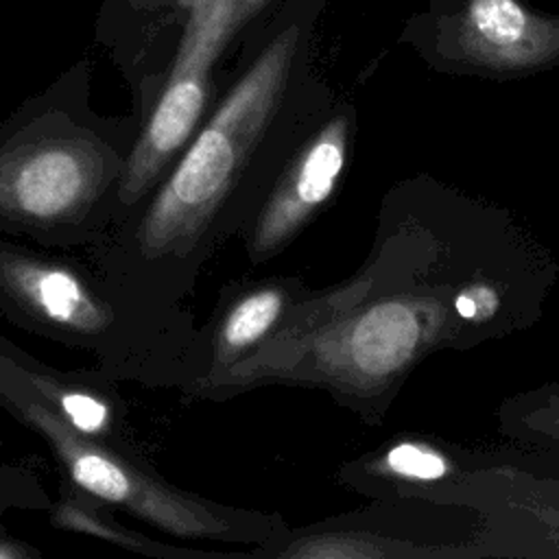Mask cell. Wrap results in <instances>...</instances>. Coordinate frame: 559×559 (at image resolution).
I'll list each match as a JSON object with an SVG mask.
<instances>
[{"label": "cell", "instance_id": "6da1fadb", "mask_svg": "<svg viewBox=\"0 0 559 559\" xmlns=\"http://www.w3.org/2000/svg\"><path fill=\"white\" fill-rule=\"evenodd\" d=\"M297 68L299 31L284 28L218 94L153 192L83 253L124 301L166 328L194 332L186 304L201 273L319 120Z\"/></svg>", "mask_w": 559, "mask_h": 559}, {"label": "cell", "instance_id": "7a4b0ae2", "mask_svg": "<svg viewBox=\"0 0 559 559\" xmlns=\"http://www.w3.org/2000/svg\"><path fill=\"white\" fill-rule=\"evenodd\" d=\"M140 129L96 114L81 72L26 100L0 124V234L85 253L114 225Z\"/></svg>", "mask_w": 559, "mask_h": 559}, {"label": "cell", "instance_id": "3957f363", "mask_svg": "<svg viewBox=\"0 0 559 559\" xmlns=\"http://www.w3.org/2000/svg\"><path fill=\"white\" fill-rule=\"evenodd\" d=\"M0 317L33 336L87 352L118 382L173 389L192 332L124 301L83 255L0 234Z\"/></svg>", "mask_w": 559, "mask_h": 559}, {"label": "cell", "instance_id": "277c9868", "mask_svg": "<svg viewBox=\"0 0 559 559\" xmlns=\"http://www.w3.org/2000/svg\"><path fill=\"white\" fill-rule=\"evenodd\" d=\"M0 408L46 443L63 483L173 539L255 548L286 526L275 511L223 504L170 483L144 452L118 450L76 432L20 378L2 345Z\"/></svg>", "mask_w": 559, "mask_h": 559}, {"label": "cell", "instance_id": "5b68a950", "mask_svg": "<svg viewBox=\"0 0 559 559\" xmlns=\"http://www.w3.org/2000/svg\"><path fill=\"white\" fill-rule=\"evenodd\" d=\"M242 22L245 17L238 0L192 2L186 33L164 72L162 90L140 129L118 192L111 227H116L144 197L153 192L212 109L218 98L214 81L218 59Z\"/></svg>", "mask_w": 559, "mask_h": 559}, {"label": "cell", "instance_id": "8992f818", "mask_svg": "<svg viewBox=\"0 0 559 559\" xmlns=\"http://www.w3.org/2000/svg\"><path fill=\"white\" fill-rule=\"evenodd\" d=\"M352 116L321 114L284 159L271 188L236 236L253 266L282 255L334 194L347 164Z\"/></svg>", "mask_w": 559, "mask_h": 559}, {"label": "cell", "instance_id": "52a82bcc", "mask_svg": "<svg viewBox=\"0 0 559 559\" xmlns=\"http://www.w3.org/2000/svg\"><path fill=\"white\" fill-rule=\"evenodd\" d=\"M308 293L304 280L288 275L225 284L210 317L188 338L173 389L188 400H199L218 376L271 343Z\"/></svg>", "mask_w": 559, "mask_h": 559}, {"label": "cell", "instance_id": "ba28073f", "mask_svg": "<svg viewBox=\"0 0 559 559\" xmlns=\"http://www.w3.org/2000/svg\"><path fill=\"white\" fill-rule=\"evenodd\" d=\"M0 345L20 378L70 428L127 452H142L131 426L129 404L118 380L103 369H59L37 360L0 332Z\"/></svg>", "mask_w": 559, "mask_h": 559}, {"label": "cell", "instance_id": "9c48e42d", "mask_svg": "<svg viewBox=\"0 0 559 559\" xmlns=\"http://www.w3.org/2000/svg\"><path fill=\"white\" fill-rule=\"evenodd\" d=\"M452 46L489 70H533L559 57V17L533 13L518 0H467L454 17Z\"/></svg>", "mask_w": 559, "mask_h": 559}, {"label": "cell", "instance_id": "30bf717a", "mask_svg": "<svg viewBox=\"0 0 559 559\" xmlns=\"http://www.w3.org/2000/svg\"><path fill=\"white\" fill-rule=\"evenodd\" d=\"M118 511L109 509L107 504L90 498L83 491H76L68 483L61 480L59 496L52 498L50 507L46 509L48 524L57 531L87 535L107 544H114L122 550L157 557V559H216V557H247L245 552H216L203 550L194 546H179L175 542H164L151 537L129 524H122L116 518Z\"/></svg>", "mask_w": 559, "mask_h": 559}, {"label": "cell", "instance_id": "8fae6325", "mask_svg": "<svg viewBox=\"0 0 559 559\" xmlns=\"http://www.w3.org/2000/svg\"><path fill=\"white\" fill-rule=\"evenodd\" d=\"M50 502V493L33 469L0 461V518L9 511H46Z\"/></svg>", "mask_w": 559, "mask_h": 559}, {"label": "cell", "instance_id": "7c38bea8", "mask_svg": "<svg viewBox=\"0 0 559 559\" xmlns=\"http://www.w3.org/2000/svg\"><path fill=\"white\" fill-rule=\"evenodd\" d=\"M382 465L404 478H421V480H430V478H439L445 474V461L424 448V445H415V443H400L395 448H391L382 461Z\"/></svg>", "mask_w": 559, "mask_h": 559}, {"label": "cell", "instance_id": "4fadbf2b", "mask_svg": "<svg viewBox=\"0 0 559 559\" xmlns=\"http://www.w3.org/2000/svg\"><path fill=\"white\" fill-rule=\"evenodd\" d=\"M41 550L15 535L0 524V559H39Z\"/></svg>", "mask_w": 559, "mask_h": 559}, {"label": "cell", "instance_id": "5bb4252c", "mask_svg": "<svg viewBox=\"0 0 559 559\" xmlns=\"http://www.w3.org/2000/svg\"><path fill=\"white\" fill-rule=\"evenodd\" d=\"M456 310H459V314H463V317H474V314H476V304H474V299H472L469 295H461V297L456 299Z\"/></svg>", "mask_w": 559, "mask_h": 559}, {"label": "cell", "instance_id": "9a60e30c", "mask_svg": "<svg viewBox=\"0 0 559 559\" xmlns=\"http://www.w3.org/2000/svg\"><path fill=\"white\" fill-rule=\"evenodd\" d=\"M240 2V13H242V17L245 15H249L255 7H260L264 0H238Z\"/></svg>", "mask_w": 559, "mask_h": 559}, {"label": "cell", "instance_id": "2e32d148", "mask_svg": "<svg viewBox=\"0 0 559 559\" xmlns=\"http://www.w3.org/2000/svg\"><path fill=\"white\" fill-rule=\"evenodd\" d=\"M175 2H179V4H183V7H192L194 0H175Z\"/></svg>", "mask_w": 559, "mask_h": 559}]
</instances>
